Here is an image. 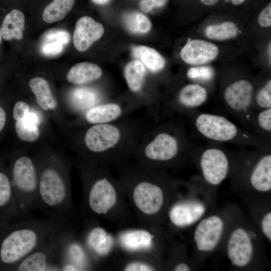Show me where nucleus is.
<instances>
[{"label":"nucleus","instance_id":"nucleus-1","mask_svg":"<svg viewBox=\"0 0 271 271\" xmlns=\"http://www.w3.org/2000/svg\"><path fill=\"white\" fill-rule=\"evenodd\" d=\"M68 221L47 217L0 224V270H14L24 258Z\"/></svg>","mask_w":271,"mask_h":271},{"label":"nucleus","instance_id":"nucleus-2","mask_svg":"<svg viewBox=\"0 0 271 271\" xmlns=\"http://www.w3.org/2000/svg\"><path fill=\"white\" fill-rule=\"evenodd\" d=\"M69 230L67 224L60 226L43 244L18 263L14 270H61V251Z\"/></svg>","mask_w":271,"mask_h":271},{"label":"nucleus","instance_id":"nucleus-3","mask_svg":"<svg viewBox=\"0 0 271 271\" xmlns=\"http://www.w3.org/2000/svg\"><path fill=\"white\" fill-rule=\"evenodd\" d=\"M118 192L106 178L94 180L84 188L83 207L91 216L106 215L116 206Z\"/></svg>","mask_w":271,"mask_h":271},{"label":"nucleus","instance_id":"nucleus-4","mask_svg":"<svg viewBox=\"0 0 271 271\" xmlns=\"http://www.w3.org/2000/svg\"><path fill=\"white\" fill-rule=\"evenodd\" d=\"M92 261L80 240L77 239L72 229L62 245L60 265L63 271L83 270L91 268Z\"/></svg>","mask_w":271,"mask_h":271},{"label":"nucleus","instance_id":"nucleus-5","mask_svg":"<svg viewBox=\"0 0 271 271\" xmlns=\"http://www.w3.org/2000/svg\"><path fill=\"white\" fill-rule=\"evenodd\" d=\"M133 203L136 208L146 216H153L162 209L164 192L158 185L149 181L138 183L131 192Z\"/></svg>","mask_w":271,"mask_h":271},{"label":"nucleus","instance_id":"nucleus-6","mask_svg":"<svg viewBox=\"0 0 271 271\" xmlns=\"http://www.w3.org/2000/svg\"><path fill=\"white\" fill-rule=\"evenodd\" d=\"M196 126L204 137L217 141L233 139L237 133L235 125L222 116L203 113L196 118Z\"/></svg>","mask_w":271,"mask_h":271},{"label":"nucleus","instance_id":"nucleus-7","mask_svg":"<svg viewBox=\"0 0 271 271\" xmlns=\"http://www.w3.org/2000/svg\"><path fill=\"white\" fill-rule=\"evenodd\" d=\"M200 166L206 181L213 185L220 184L229 170L227 157L223 151L216 148L207 149L203 153Z\"/></svg>","mask_w":271,"mask_h":271},{"label":"nucleus","instance_id":"nucleus-8","mask_svg":"<svg viewBox=\"0 0 271 271\" xmlns=\"http://www.w3.org/2000/svg\"><path fill=\"white\" fill-rule=\"evenodd\" d=\"M81 241L91 261L106 256L113 247L114 240L103 228L90 223L87 224Z\"/></svg>","mask_w":271,"mask_h":271},{"label":"nucleus","instance_id":"nucleus-9","mask_svg":"<svg viewBox=\"0 0 271 271\" xmlns=\"http://www.w3.org/2000/svg\"><path fill=\"white\" fill-rule=\"evenodd\" d=\"M223 226L222 220L217 216H211L202 220L194 233L197 249L205 251L213 250L221 239Z\"/></svg>","mask_w":271,"mask_h":271},{"label":"nucleus","instance_id":"nucleus-10","mask_svg":"<svg viewBox=\"0 0 271 271\" xmlns=\"http://www.w3.org/2000/svg\"><path fill=\"white\" fill-rule=\"evenodd\" d=\"M120 136V131L116 127L108 124H97L87 130L84 142L90 151L101 152L115 145Z\"/></svg>","mask_w":271,"mask_h":271},{"label":"nucleus","instance_id":"nucleus-11","mask_svg":"<svg viewBox=\"0 0 271 271\" xmlns=\"http://www.w3.org/2000/svg\"><path fill=\"white\" fill-rule=\"evenodd\" d=\"M253 246L247 232L242 228L235 229L231 234L227 244V253L231 263L243 267L250 261Z\"/></svg>","mask_w":271,"mask_h":271},{"label":"nucleus","instance_id":"nucleus-12","mask_svg":"<svg viewBox=\"0 0 271 271\" xmlns=\"http://www.w3.org/2000/svg\"><path fill=\"white\" fill-rule=\"evenodd\" d=\"M103 26L92 18L84 16L77 22L73 36L75 48L80 52L87 50L103 35Z\"/></svg>","mask_w":271,"mask_h":271},{"label":"nucleus","instance_id":"nucleus-13","mask_svg":"<svg viewBox=\"0 0 271 271\" xmlns=\"http://www.w3.org/2000/svg\"><path fill=\"white\" fill-rule=\"evenodd\" d=\"M218 48L215 44L202 40H191L182 48L180 55L187 64L201 65L215 59L218 54Z\"/></svg>","mask_w":271,"mask_h":271},{"label":"nucleus","instance_id":"nucleus-14","mask_svg":"<svg viewBox=\"0 0 271 271\" xmlns=\"http://www.w3.org/2000/svg\"><path fill=\"white\" fill-rule=\"evenodd\" d=\"M205 211V206L201 202L194 201L180 202L171 208L169 218L175 225L184 227L199 220Z\"/></svg>","mask_w":271,"mask_h":271},{"label":"nucleus","instance_id":"nucleus-15","mask_svg":"<svg viewBox=\"0 0 271 271\" xmlns=\"http://www.w3.org/2000/svg\"><path fill=\"white\" fill-rule=\"evenodd\" d=\"M178 150L177 142L173 137L161 133L146 146L145 154L151 160L164 161L174 158Z\"/></svg>","mask_w":271,"mask_h":271},{"label":"nucleus","instance_id":"nucleus-16","mask_svg":"<svg viewBox=\"0 0 271 271\" xmlns=\"http://www.w3.org/2000/svg\"><path fill=\"white\" fill-rule=\"evenodd\" d=\"M253 87L246 80L237 81L228 86L224 92V98L228 105L235 110H242L250 104Z\"/></svg>","mask_w":271,"mask_h":271},{"label":"nucleus","instance_id":"nucleus-17","mask_svg":"<svg viewBox=\"0 0 271 271\" xmlns=\"http://www.w3.org/2000/svg\"><path fill=\"white\" fill-rule=\"evenodd\" d=\"M14 192L9 174L0 167V224L16 220Z\"/></svg>","mask_w":271,"mask_h":271},{"label":"nucleus","instance_id":"nucleus-18","mask_svg":"<svg viewBox=\"0 0 271 271\" xmlns=\"http://www.w3.org/2000/svg\"><path fill=\"white\" fill-rule=\"evenodd\" d=\"M154 235L144 229L125 231L119 236L122 247L130 251L148 250L153 245Z\"/></svg>","mask_w":271,"mask_h":271},{"label":"nucleus","instance_id":"nucleus-19","mask_svg":"<svg viewBox=\"0 0 271 271\" xmlns=\"http://www.w3.org/2000/svg\"><path fill=\"white\" fill-rule=\"evenodd\" d=\"M253 188L260 192L271 189V156H263L254 168L250 178Z\"/></svg>","mask_w":271,"mask_h":271},{"label":"nucleus","instance_id":"nucleus-20","mask_svg":"<svg viewBox=\"0 0 271 271\" xmlns=\"http://www.w3.org/2000/svg\"><path fill=\"white\" fill-rule=\"evenodd\" d=\"M29 84L35 96L37 104L42 109L48 110L56 107V100L47 80L43 78L36 77L30 79Z\"/></svg>","mask_w":271,"mask_h":271},{"label":"nucleus","instance_id":"nucleus-21","mask_svg":"<svg viewBox=\"0 0 271 271\" xmlns=\"http://www.w3.org/2000/svg\"><path fill=\"white\" fill-rule=\"evenodd\" d=\"M102 75L100 67L89 62H81L74 65L67 75V80L72 83L82 84L99 78Z\"/></svg>","mask_w":271,"mask_h":271},{"label":"nucleus","instance_id":"nucleus-22","mask_svg":"<svg viewBox=\"0 0 271 271\" xmlns=\"http://www.w3.org/2000/svg\"><path fill=\"white\" fill-rule=\"evenodd\" d=\"M25 26L24 14L18 10L14 9L5 17L1 28V35L5 40L23 38Z\"/></svg>","mask_w":271,"mask_h":271},{"label":"nucleus","instance_id":"nucleus-23","mask_svg":"<svg viewBox=\"0 0 271 271\" xmlns=\"http://www.w3.org/2000/svg\"><path fill=\"white\" fill-rule=\"evenodd\" d=\"M121 113L118 105L105 104L89 108L85 113V118L90 123H103L117 118Z\"/></svg>","mask_w":271,"mask_h":271},{"label":"nucleus","instance_id":"nucleus-24","mask_svg":"<svg viewBox=\"0 0 271 271\" xmlns=\"http://www.w3.org/2000/svg\"><path fill=\"white\" fill-rule=\"evenodd\" d=\"M132 51L134 57L152 72L160 71L165 65L164 58L153 48L145 46H138L133 47Z\"/></svg>","mask_w":271,"mask_h":271},{"label":"nucleus","instance_id":"nucleus-25","mask_svg":"<svg viewBox=\"0 0 271 271\" xmlns=\"http://www.w3.org/2000/svg\"><path fill=\"white\" fill-rule=\"evenodd\" d=\"M207 97V93L205 88L197 84L186 85L179 94L180 103L188 107H195L202 105Z\"/></svg>","mask_w":271,"mask_h":271},{"label":"nucleus","instance_id":"nucleus-26","mask_svg":"<svg viewBox=\"0 0 271 271\" xmlns=\"http://www.w3.org/2000/svg\"><path fill=\"white\" fill-rule=\"evenodd\" d=\"M75 0H54L44 9L42 18L44 22L51 24L63 19L71 11Z\"/></svg>","mask_w":271,"mask_h":271},{"label":"nucleus","instance_id":"nucleus-27","mask_svg":"<svg viewBox=\"0 0 271 271\" xmlns=\"http://www.w3.org/2000/svg\"><path fill=\"white\" fill-rule=\"evenodd\" d=\"M146 74V70L144 65L138 60L129 62L126 66L124 75L131 91L138 92L142 89Z\"/></svg>","mask_w":271,"mask_h":271},{"label":"nucleus","instance_id":"nucleus-28","mask_svg":"<svg viewBox=\"0 0 271 271\" xmlns=\"http://www.w3.org/2000/svg\"><path fill=\"white\" fill-rule=\"evenodd\" d=\"M122 21L125 28L134 34L146 33L151 28V23L149 18L138 12L124 13L122 16Z\"/></svg>","mask_w":271,"mask_h":271},{"label":"nucleus","instance_id":"nucleus-29","mask_svg":"<svg viewBox=\"0 0 271 271\" xmlns=\"http://www.w3.org/2000/svg\"><path fill=\"white\" fill-rule=\"evenodd\" d=\"M238 33V27L231 22L210 25L205 29V34L207 38L218 41L233 38L237 35Z\"/></svg>","mask_w":271,"mask_h":271},{"label":"nucleus","instance_id":"nucleus-30","mask_svg":"<svg viewBox=\"0 0 271 271\" xmlns=\"http://www.w3.org/2000/svg\"><path fill=\"white\" fill-rule=\"evenodd\" d=\"M15 129L18 138L25 142H35L40 136V130L37 124L34 120H30L29 114L24 119L16 121Z\"/></svg>","mask_w":271,"mask_h":271},{"label":"nucleus","instance_id":"nucleus-31","mask_svg":"<svg viewBox=\"0 0 271 271\" xmlns=\"http://www.w3.org/2000/svg\"><path fill=\"white\" fill-rule=\"evenodd\" d=\"M71 100L76 106L86 108L93 106L98 100L96 92L87 88H77L72 91Z\"/></svg>","mask_w":271,"mask_h":271},{"label":"nucleus","instance_id":"nucleus-32","mask_svg":"<svg viewBox=\"0 0 271 271\" xmlns=\"http://www.w3.org/2000/svg\"><path fill=\"white\" fill-rule=\"evenodd\" d=\"M187 75L191 79L209 81L213 78L214 71L209 66L194 67L188 70Z\"/></svg>","mask_w":271,"mask_h":271},{"label":"nucleus","instance_id":"nucleus-33","mask_svg":"<svg viewBox=\"0 0 271 271\" xmlns=\"http://www.w3.org/2000/svg\"><path fill=\"white\" fill-rule=\"evenodd\" d=\"M70 38V35L66 31L62 29H54L47 31L44 35L42 42H52L65 46L69 42Z\"/></svg>","mask_w":271,"mask_h":271},{"label":"nucleus","instance_id":"nucleus-34","mask_svg":"<svg viewBox=\"0 0 271 271\" xmlns=\"http://www.w3.org/2000/svg\"><path fill=\"white\" fill-rule=\"evenodd\" d=\"M256 100L258 105L261 107L268 108L271 107L270 80L258 92Z\"/></svg>","mask_w":271,"mask_h":271},{"label":"nucleus","instance_id":"nucleus-35","mask_svg":"<svg viewBox=\"0 0 271 271\" xmlns=\"http://www.w3.org/2000/svg\"><path fill=\"white\" fill-rule=\"evenodd\" d=\"M65 46L55 42H42L40 50L41 53L48 56H54L60 54L64 50Z\"/></svg>","mask_w":271,"mask_h":271},{"label":"nucleus","instance_id":"nucleus-36","mask_svg":"<svg viewBox=\"0 0 271 271\" xmlns=\"http://www.w3.org/2000/svg\"><path fill=\"white\" fill-rule=\"evenodd\" d=\"M30 107L25 102L19 101L17 102L13 108L12 115L15 121L22 120L29 114Z\"/></svg>","mask_w":271,"mask_h":271},{"label":"nucleus","instance_id":"nucleus-37","mask_svg":"<svg viewBox=\"0 0 271 271\" xmlns=\"http://www.w3.org/2000/svg\"><path fill=\"white\" fill-rule=\"evenodd\" d=\"M168 1V0H141L140 7L145 13H149L154 8L164 7Z\"/></svg>","mask_w":271,"mask_h":271},{"label":"nucleus","instance_id":"nucleus-38","mask_svg":"<svg viewBox=\"0 0 271 271\" xmlns=\"http://www.w3.org/2000/svg\"><path fill=\"white\" fill-rule=\"evenodd\" d=\"M259 126L263 129L271 131V109L268 108L260 112L257 117Z\"/></svg>","mask_w":271,"mask_h":271},{"label":"nucleus","instance_id":"nucleus-39","mask_svg":"<svg viewBox=\"0 0 271 271\" xmlns=\"http://www.w3.org/2000/svg\"><path fill=\"white\" fill-rule=\"evenodd\" d=\"M126 271H150L154 270V268L148 263L134 261L127 263L123 268Z\"/></svg>","mask_w":271,"mask_h":271},{"label":"nucleus","instance_id":"nucleus-40","mask_svg":"<svg viewBox=\"0 0 271 271\" xmlns=\"http://www.w3.org/2000/svg\"><path fill=\"white\" fill-rule=\"evenodd\" d=\"M259 24L263 27H268L271 25V4L269 3L260 13L258 17Z\"/></svg>","mask_w":271,"mask_h":271},{"label":"nucleus","instance_id":"nucleus-41","mask_svg":"<svg viewBox=\"0 0 271 271\" xmlns=\"http://www.w3.org/2000/svg\"><path fill=\"white\" fill-rule=\"evenodd\" d=\"M263 233L268 239L271 240V213H266L263 217L261 222Z\"/></svg>","mask_w":271,"mask_h":271},{"label":"nucleus","instance_id":"nucleus-42","mask_svg":"<svg viewBox=\"0 0 271 271\" xmlns=\"http://www.w3.org/2000/svg\"><path fill=\"white\" fill-rule=\"evenodd\" d=\"M7 121V114L4 107L0 105V134L5 129Z\"/></svg>","mask_w":271,"mask_h":271},{"label":"nucleus","instance_id":"nucleus-43","mask_svg":"<svg viewBox=\"0 0 271 271\" xmlns=\"http://www.w3.org/2000/svg\"><path fill=\"white\" fill-rule=\"evenodd\" d=\"M175 271H188L190 270L189 266L185 263H180L178 264L174 268Z\"/></svg>","mask_w":271,"mask_h":271},{"label":"nucleus","instance_id":"nucleus-44","mask_svg":"<svg viewBox=\"0 0 271 271\" xmlns=\"http://www.w3.org/2000/svg\"><path fill=\"white\" fill-rule=\"evenodd\" d=\"M219 0H201V2L206 6H213L216 4Z\"/></svg>","mask_w":271,"mask_h":271},{"label":"nucleus","instance_id":"nucleus-45","mask_svg":"<svg viewBox=\"0 0 271 271\" xmlns=\"http://www.w3.org/2000/svg\"><path fill=\"white\" fill-rule=\"evenodd\" d=\"M94 3L98 5H104L109 2L110 0H92Z\"/></svg>","mask_w":271,"mask_h":271},{"label":"nucleus","instance_id":"nucleus-46","mask_svg":"<svg viewBox=\"0 0 271 271\" xmlns=\"http://www.w3.org/2000/svg\"><path fill=\"white\" fill-rule=\"evenodd\" d=\"M245 0H230L231 3L234 5H239L242 4Z\"/></svg>","mask_w":271,"mask_h":271},{"label":"nucleus","instance_id":"nucleus-47","mask_svg":"<svg viewBox=\"0 0 271 271\" xmlns=\"http://www.w3.org/2000/svg\"><path fill=\"white\" fill-rule=\"evenodd\" d=\"M1 39H2V35H1V32L0 31V43L1 42Z\"/></svg>","mask_w":271,"mask_h":271}]
</instances>
